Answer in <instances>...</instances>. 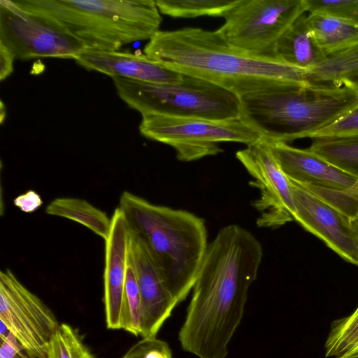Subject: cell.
<instances>
[{
  "instance_id": "6da1fadb",
  "label": "cell",
  "mask_w": 358,
  "mask_h": 358,
  "mask_svg": "<svg viewBox=\"0 0 358 358\" xmlns=\"http://www.w3.org/2000/svg\"><path fill=\"white\" fill-rule=\"evenodd\" d=\"M263 257L262 244L238 224L222 227L208 243L192 287L178 340L198 358H227Z\"/></svg>"
},
{
  "instance_id": "7a4b0ae2",
  "label": "cell",
  "mask_w": 358,
  "mask_h": 358,
  "mask_svg": "<svg viewBox=\"0 0 358 358\" xmlns=\"http://www.w3.org/2000/svg\"><path fill=\"white\" fill-rule=\"evenodd\" d=\"M143 52L169 69L207 81L239 98L309 82L306 71L273 57L243 51L217 30H159Z\"/></svg>"
},
{
  "instance_id": "3957f363",
  "label": "cell",
  "mask_w": 358,
  "mask_h": 358,
  "mask_svg": "<svg viewBox=\"0 0 358 358\" xmlns=\"http://www.w3.org/2000/svg\"><path fill=\"white\" fill-rule=\"evenodd\" d=\"M118 208L130 229L149 246L172 298L177 304L183 301L192 289L208 245L204 220L127 191L122 193Z\"/></svg>"
},
{
  "instance_id": "277c9868",
  "label": "cell",
  "mask_w": 358,
  "mask_h": 358,
  "mask_svg": "<svg viewBox=\"0 0 358 358\" xmlns=\"http://www.w3.org/2000/svg\"><path fill=\"white\" fill-rule=\"evenodd\" d=\"M24 12L74 36L85 48L119 50L150 40L162 21L155 0H15Z\"/></svg>"
},
{
  "instance_id": "5b68a950",
  "label": "cell",
  "mask_w": 358,
  "mask_h": 358,
  "mask_svg": "<svg viewBox=\"0 0 358 358\" xmlns=\"http://www.w3.org/2000/svg\"><path fill=\"white\" fill-rule=\"evenodd\" d=\"M358 103L343 85L306 83L240 98V118L264 139L288 143L331 124Z\"/></svg>"
},
{
  "instance_id": "8992f818",
  "label": "cell",
  "mask_w": 358,
  "mask_h": 358,
  "mask_svg": "<svg viewBox=\"0 0 358 358\" xmlns=\"http://www.w3.org/2000/svg\"><path fill=\"white\" fill-rule=\"evenodd\" d=\"M184 75V74H183ZM119 97L141 115L225 120L240 117V98L201 79L184 75L180 83H155L111 78Z\"/></svg>"
},
{
  "instance_id": "52a82bcc",
  "label": "cell",
  "mask_w": 358,
  "mask_h": 358,
  "mask_svg": "<svg viewBox=\"0 0 358 358\" xmlns=\"http://www.w3.org/2000/svg\"><path fill=\"white\" fill-rule=\"evenodd\" d=\"M139 125L142 136L173 148L179 161L192 162L222 152L220 143L246 146L262 138L240 117L214 120L198 117L143 114Z\"/></svg>"
},
{
  "instance_id": "ba28073f",
  "label": "cell",
  "mask_w": 358,
  "mask_h": 358,
  "mask_svg": "<svg viewBox=\"0 0 358 358\" xmlns=\"http://www.w3.org/2000/svg\"><path fill=\"white\" fill-rule=\"evenodd\" d=\"M305 12V0H241L217 31L243 51L271 57L276 41Z\"/></svg>"
},
{
  "instance_id": "9c48e42d",
  "label": "cell",
  "mask_w": 358,
  "mask_h": 358,
  "mask_svg": "<svg viewBox=\"0 0 358 358\" xmlns=\"http://www.w3.org/2000/svg\"><path fill=\"white\" fill-rule=\"evenodd\" d=\"M0 321L36 358H47L48 344L60 324L9 268L0 272Z\"/></svg>"
},
{
  "instance_id": "30bf717a",
  "label": "cell",
  "mask_w": 358,
  "mask_h": 358,
  "mask_svg": "<svg viewBox=\"0 0 358 358\" xmlns=\"http://www.w3.org/2000/svg\"><path fill=\"white\" fill-rule=\"evenodd\" d=\"M0 43L20 60L75 59L85 48L74 36L24 12L9 0L0 1Z\"/></svg>"
},
{
  "instance_id": "8fae6325",
  "label": "cell",
  "mask_w": 358,
  "mask_h": 358,
  "mask_svg": "<svg viewBox=\"0 0 358 358\" xmlns=\"http://www.w3.org/2000/svg\"><path fill=\"white\" fill-rule=\"evenodd\" d=\"M260 192L253 206L259 212V227L276 228L292 221L294 206L289 179L274 157L268 141L262 138L236 153Z\"/></svg>"
},
{
  "instance_id": "7c38bea8",
  "label": "cell",
  "mask_w": 358,
  "mask_h": 358,
  "mask_svg": "<svg viewBox=\"0 0 358 358\" xmlns=\"http://www.w3.org/2000/svg\"><path fill=\"white\" fill-rule=\"evenodd\" d=\"M289 181L293 219L345 261L358 266V240L350 218L301 184Z\"/></svg>"
},
{
  "instance_id": "4fadbf2b",
  "label": "cell",
  "mask_w": 358,
  "mask_h": 358,
  "mask_svg": "<svg viewBox=\"0 0 358 358\" xmlns=\"http://www.w3.org/2000/svg\"><path fill=\"white\" fill-rule=\"evenodd\" d=\"M130 257L141 300L142 338H156L178 305L169 294L159 267L145 241L131 230Z\"/></svg>"
},
{
  "instance_id": "5bb4252c",
  "label": "cell",
  "mask_w": 358,
  "mask_h": 358,
  "mask_svg": "<svg viewBox=\"0 0 358 358\" xmlns=\"http://www.w3.org/2000/svg\"><path fill=\"white\" fill-rule=\"evenodd\" d=\"M266 141L289 179L305 185L358 195L357 177L333 165L308 148Z\"/></svg>"
},
{
  "instance_id": "9a60e30c",
  "label": "cell",
  "mask_w": 358,
  "mask_h": 358,
  "mask_svg": "<svg viewBox=\"0 0 358 358\" xmlns=\"http://www.w3.org/2000/svg\"><path fill=\"white\" fill-rule=\"evenodd\" d=\"M110 219V234L105 240L103 303L107 328L121 329L131 229L118 207Z\"/></svg>"
},
{
  "instance_id": "2e32d148",
  "label": "cell",
  "mask_w": 358,
  "mask_h": 358,
  "mask_svg": "<svg viewBox=\"0 0 358 358\" xmlns=\"http://www.w3.org/2000/svg\"><path fill=\"white\" fill-rule=\"evenodd\" d=\"M88 71L112 77L155 83H176L183 74L173 71L145 54L120 50H99L85 48L74 59Z\"/></svg>"
},
{
  "instance_id": "e0dca14e",
  "label": "cell",
  "mask_w": 358,
  "mask_h": 358,
  "mask_svg": "<svg viewBox=\"0 0 358 358\" xmlns=\"http://www.w3.org/2000/svg\"><path fill=\"white\" fill-rule=\"evenodd\" d=\"M306 16L299 17L284 32L273 45L271 56L307 72L327 57L315 42Z\"/></svg>"
},
{
  "instance_id": "ac0fdd59",
  "label": "cell",
  "mask_w": 358,
  "mask_h": 358,
  "mask_svg": "<svg viewBox=\"0 0 358 358\" xmlns=\"http://www.w3.org/2000/svg\"><path fill=\"white\" fill-rule=\"evenodd\" d=\"M319 48L328 57L358 46V25L320 13L306 16Z\"/></svg>"
},
{
  "instance_id": "d6986e66",
  "label": "cell",
  "mask_w": 358,
  "mask_h": 358,
  "mask_svg": "<svg viewBox=\"0 0 358 358\" xmlns=\"http://www.w3.org/2000/svg\"><path fill=\"white\" fill-rule=\"evenodd\" d=\"M45 213L80 223L104 241L110 234L111 219L105 212L84 199L71 197L55 199L47 206Z\"/></svg>"
},
{
  "instance_id": "ffe728a7",
  "label": "cell",
  "mask_w": 358,
  "mask_h": 358,
  "mask_svg": "<svg viewBox=\"0 0 358 358\" xmlns=\"http://www.w3.org/2000/svg\"><path fill=\"white\" fill-rule=\"evenodd\" d=\"M241 0H156L161 14L175 18L224 16Z\"/></svg>"
},
{
  "instance_id": "44dd1931",
  "label": "cell",
  "mask_w": 358,
  "mask_h": 358,
  "mask_svg": "<svg viewBox=\"0 0 358 358\" xmlns=\"http://www.w3.org/2000/svg\"><path fill=\"white\" fill-rule=\"evenodd\" d=\"M308 149L358 178V137L313 139Z\"/></svg>"
},
{
  "instance_id": "7402d4cb",
  "label": "cell",
  "mask_w": 358,
  "mask_h": 358,
  "mask_svg": "<svg viewBox=\"0 0 358 358\" xmlns=\"http://www.w3.org/2000/svg\"><path fill=\"white\" fill-rule=\"evenodd\" d=\"M358 72V46L328 57L306 72L309 82L339 85L345 77Z\"/></svg>"
},
{
  "instance_id": "603a6c76",
  "label": "cell",
  "mask_w": 358,
  "mask_h": 358,
  "mask_svg": "<svg viewBox=\"0 0 358 358\" xmlns=\"http://www.w3.org/2000/svg\"><path fill=\"white\" fill-rule=\"evenodd\" d=\"M358 348V306L331 324L325 343L326 357H339Z\"/></svg>"
},
{
  "instance_id": "cb8c5ba5",
  "label": "cell",
  "mask_w": 358,
  "mask_h": 358,
  "mask_svg": "<svg viewBox=\"0 0 358 358\" xmlns=\"http://www.w3.org/2000/svg\"><path fill=\"white\" fill-rule=\"evenodd\" d=\"M47 358H96L78 331L66 323L59 324L51 338Z\"/></svg>"
},
{
  "instance_id": "d4e9b609",
  "label": "cell",
  "mask_w": 358,
  "mask_h": 358,
  "mask_svg": "<svg viewBox=\"0 0 358 358\" xmlns=\"http://www.w3.org/2000/svg\"><path fill=\"white\" fill-rule=\"evenodd\" d=\"M141 300L135 271L131 260L127 270L121 329L138 336L141 333Z\"/></svg>"
},
{
  "instance_id": "484cf974",
  "label": "cell",
  "mask_w": 358,
  "mask_h": 358,
  "mask_svg": "<svg viewBox=\"0 0 358 358\" xmlns=\"http://www.w3.org/2000/svg\"><path fill=\"white\" fill-rule=\"evenodd\" d=\"M306 12L320 13L358 25V0H305Z\"/></svg>"
},
{
  "instance_id": "4316f807",
  "label": "cell",
  "mask_w": 358,
  "mask_h": 358,
  "mask_svg": "<svg viewBox=\"0 0 358 358\" xmlns=\"http://www.w3.org/2000/svg\"><path fill=\"white\" fill-rule=\"evenodd\" d=\"M354 137H358V103L337 120L308 136L312 140Z\"/></svg>"
},
{
  "instance_id": "83f0119b",
  "label": "cell",
  "mask_w": 358,
  "mask_h": 358,
  "mask_svg": "<svg viewBox=\"0 0 358 358\" xmlns=\"http://www.w3.org/2000/svg\"><path fill=\"white\" fill-rule=\"evenodd\" d=\"M122 358H173L169 345L157 338H142Z\"/></svg>"
},
{
  "instance_id": "f1b7e54d",
  "label": "cell",
  "mask_w": 358,
  "mask_h": 358,
  "mask_svg": "<svg viewBox=\"0 0 358 358\" xmlns=\"http://www.w3.org/2000/svg\"><path fill=\"white\" fill-rule=\"evenodd\" d=\"M0 358H36L28 352L0 321Z\"/></svg>"
},
{
  "instance_id": "f546056e",
  "label": "cell",
  "mask_w": 358,
  "mask_h": 358,
  "mask_svg": "<svg viewBox=\"0 0 358 358\" xmlns=\"http://www.w3.org/2000/svg\"><path fill=\"white\" fill-rule=\"evenodd\" d=\"M43 203L40 194L33 189H29L13 199V204L27 213L35 212Z\"/></svg>"
},
{
  "instance_id": "4dcf8cb0",
  "label": "cell",
  "mask_w": 358,
  "mask_h": 358,
  "mask_svg": "<svg viewBox=\"0 0 358 358\" xmlns=\"http://www.w3.org/2000/svg\"><path fill=\"white\" fill-rule=\"evenodd\" d=\"M15 57L10 51L0 43V80L6 79L13 71Z\"/></svg>"
},
{
  "instance_id": "1f68e13d",
  "label": "cell",
  "mask_w": 358,
  "mask_h": 358,
  "mask_svg": "<svg viewBox=\"0 0 358 358\" xmlns=\"http://www.w3.org/2000/svg\"><path fill=\"white\" fill-rule=\"evenodd\" d=\"M339 85L348 86L358 92V72L345 77Z\"/></svg>"
},
{
  "instance_id": "d6a6232c",
  "label": "cell",
  "mask_w": 358,
  "mask_h": 358,
  "mask_svg": "<svg viewBox=\"0 0 358 358\" xmlns=\"http://www.w3.org/2000/svg\"><path fill=\"white\" fill-rule=\"evenodd\" d=\"M351 227L358 240V211L350 218Z\"/></svg>"
},
{
  "instance_id": "836d02e7",
  "label": "cell",
  "mask_w": 358,
  "mask_h": 358,
  "mask_svg": "<svg viewBox=\"0 0 358 358\" xmlns=\"http://www.w3.org/2000/svg\"><path fill=\"white\" fill-rule=\"evenodd\" d=\"M337 358H358V348Z\"/></svg>"
},
{
  "instance_id": "e575fe53",
  "label": "cell",
  "mask_w": 358,
  "mask_h": 358,
  "mask_svg": "<svg viewBox=\"0 0 358 358\" xmlns=\"http://www.w3.org/2000/svg\"><path fill=\"white\" fill-rule=\"evenodd\" d=\"M6 113H5V108L4 105L2 101H1V123H3V119L5 117Z\"/></svg>"
}]
</instances>
